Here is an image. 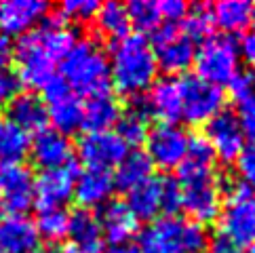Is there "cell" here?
I'll return each instance as SVG.
<instances>
[{"instance_id": "obj_1", "label": "cell", "mask_w": 255, "mask_h": 253, "mask_svg": "<svg viewBox=\"0 0 255 253\" xmlns=\"http://www.w3.org/2000/svg\"><path fill=\"white\" fill-rule=\"evenodd\" d=\"M78 38L74 28L59 13L49 15L38 28L25 32L13 47V61L21 85L42 89L53 76H57V63Z\"/></svg>"}, {"instance_id": "obj_2", "label": "cell", "mask_w": 255, "mask_h": 253, "mask_svg": "<svg viewBox=\"0 0 255 253\" xmlns=\"http://www.w3.org/2000/svg\"><path fill=\"white\" fill-rule=\"evenodd\" d=\"M156 59L148 38L139 32H129L112 42L110 80L123 95H141L156 80Z\"/></svg>"}, {"instance_id": "obj_3", "label": "cell", "mask_w": 255, "mask_h": 253, "mask_svg": "<svg viewBox=\"0 0 255 253\" xmlns=\"http://www.w3.org/2000/svg\"><path fill=\"white\" fill-rule=\"evenodd\" d=\"M177 175L181 209L200 226L213 222L220 215L224 192V179L215 173L213 162L186 156L177 167Z\"/></svg>"}, {"instance_id": "obj_4", "label": "cell", "mask_w": 255, "mask_h": 253, "mask_svg": "<svg viewBox=\"0 0 255 253\" xmlns=\"http://www.w3.org/2000/svg\"><path fill=\"white\" fill-rule=\"evenodd\" d=\"M61 78L74 91L95 97L110 89V59L93 38H80L63 55Z\"/></svg>"}, {"instance_id": "obj_5", "label": "cell", "mask_w": 255, "mask_h": 253, "mask_svg": "<svg viewBox=\"0 0 255 253\" xmlns=\"http://www.w3.org/2000/svg\"><path fill=\"white\" fill-rule=\"evenodd\" d=\"M205 226L181 218L154 220L141 232V253H203L207 251Z\"/></svg>"}, {"instance_id": "obj_6", "label": "cell", "mask_w": 255, "mask_h": 253, "mask_svg": "<svg viewBox=\"0 0 255 253\" xmlns=\"http://www.w3.org/2000/svg\"><path fill=\"white\" fill-rule=\"evenodd\" d=\"M217 232L230 239L241 251L255 245V190L245 184L226 186Z\"/></svg>"}, {"instance_id": "obj_7", "label": "cell", "mask_w": 255, "mask_h": 253, "mask_svg": "<svg viewBox=\"0 0 255 253\" xmlns=\"http://www.w3.org/2000/svg\"><path fill=\"white\" fill-rule=\"evenodd\" d=\"M239 63L241 49L230 34H211L194 51L196 76L215 87L230 83V78L239 72Z\"/></svg>"}, {"instance_id": "obj_8", "label": "cell", "mask_w": 255, "mask_h": 253, "mask_svg": "<svg viewBox=\"0 0 255 253\" xmlns=\"http://www.w3.org/2000/svg\"><path fill=\"white\" fill-rule=\"evenodd\" d=\"M181 119L188 125H207L224 110V91L198 76L179 78Z\"/></svg>"}, {"instance_id": "obj_9", "label": "cell", "mask_w": 255, "mask_h": 253, "mask_svg": "<svg viewBox=\"0 0 255 253\" xmlns=\"http://www.w3.org/2000/svg\"><path fill=\"white\" fill-rule=\"evenodd\" d=\"M152 53L156 66L169 76L184 72L194 61V42L181 32L177 23H162L152 36Z\"/></svg>"}, {"instance_id": "obj_10", "label": "cell", "mask_w": 255, "mask_h": 253, "mask_svg": "<svg viewBox=\"0 0 255 253\" xmlns=\"http://www.w3.org/2000/svg\"><path fill=\"white\" fill-rule=\"evenodd\" d=\"M188 141L190 135L179 125L156 123L145 135V143H148L145 154L150 156L152 165L160 169H175L186 158Z\"/></svg>"}, {"instance_id": "obj_11", "label": "cell", "mask_w": 255, "mask_h": 253, "mask_svg": "<svg viewBox=\"0 0 255 253\" xmlns=\"http://www.w3.org/2000/svg\"><path fill=\"white\" fill-rule=\"evenodd\" d=\"M34 203V175L23 165H0V213L23 215Z\"/></svg>"}, {"instance_id": "obj_12", "label": "cell", "mask_w": 255, "mask_h": 253, "mask_svg": "<svg viewBox=\"0 0 255 253\" xmlns=\"http://www.w3.org/2000/svg\"><path fill=\"white\" fill-rule=\"evenodd\" d=\"M78 175V167L72 160L70 165L53 171H42L38 179H34V203L38 209H63L72 194Z\"/></svg>"}, {"instance_id": "obj_13", "label": "cell", "mask_w": 255, "mask_h": 253, "mask_svg": "<svg viewBox=\"0 0 255 253\" xmlns=\"http://www.w3.org/2000/svg\"><path fill=\"white\" fill-rule=\"evenodd\" d=\"M78 154L87 169L110 171V167H116L127 156V143L118 137L116 131L85 133L78 141Z\"/></svg>"}, {"instance_id": "obj_14", "label": "cell", "mask_w": 255, "mask_h": 253, "mask_svg": "<svg viewBox=\"0 0 255 253\" xmlns=\"http://www.w3.org/2000/svg\"><path fill=\"white\" fill-rule=\"evenodd\" d=\"M205 137L211 143L215 156L224 162H234L245 148V135L239 126V121H236L234 112L228 110H222L207 123Z\"/></svg>"}, {"instance_id": "obj_15", "label": "cell", "mask_w": 255, "mask_h": 253, "mask_svg": "<svg viewBox=\"0 0 255 253\" xmlns=\"http://www.w3.org/2000/svg\"><path fill=\"white\" fill-rule=\"evenodd\" d=\"M30 154L36 167H40L42 171H53L70 165L74 158V146L68 135L55 129H42L34 135L30 143Z\"/></svg>"}, {"instance_id": "obj_16", "label": "cell", "mask_w": 255, "mask_h": 253, "mask_svg": "<svg viewBox=\"0 0 255 253\" xmlns=\"http://www.w3.org/2000/svg\"><path fill=\"white\" fill-rule=\"evenodd\" d=\"M49 4L42 0H4L0 2V32L8 36H23L47 17Z\"/></svg>"}, {"instance_id": "obj_17", "label": "cell", "mask_w": 255, "mask_h": 253, "mask_svg": "<svg viewBox=\"0 0 255 253\" xmlns=\"http://www.w3.org/2000/svg\"><path fill=\"white\" fill-rule=\"evenodd\" d=\"M40 237L36 224L25 215L0 218V251L2 253H36Z\"/></svg>"}, {"instance_id": "obj_18", "label": "cell", "mask_w": 255, "mask_h": 253, "mask_svg": "<svg viewBox=\"0 0 255 253\" xmlns=\"http://www.w3.org/2000/svg\"><path fill=\"white\" fill-rule=\"evenodd\" d=\"M150 106V114L158 116L160 123L177 125L181 119V85L179 78L165 76L150 85V91L145 95Z\"/></svg>"}, {"instance_id": "obj_19", "label": "cell", "mask_w": 255, "mask_h": 253, "mask_svg": "<svg viewBox=\"0 0 255 253\" xmlns=\"http://www.w3.org/2000/svg\"><path fill=\"white\" fill-rule=\"evenodd\" d=\"M99 226H102V234L106 241H110V245H118V243H129L131 237L139 228L137 218L131 213L125 201H110L104 205L102 213L97 215Z\"/></svg>"}, {"instance_id": "obj_20", "label": "cell", "mask_w": 255, "mask_h": 253, "mask_svg": "<svg viewBox=\"0 0 255 253\" xmlns=\"http://www.w3.org/2000/svg\"><path fill=\"white\" fill-rule=\"evenodd\" d=\"M17 126H21L25 133H40L47 129L49 114H47V104L44 99L36 93H19L8 102V114Z\"/></svg>"}, {"instance_id": "obj_21", "label": "cell", "mask_w": 255, "mask_h": 253, "mask_svg": "<svg viewBox=\"0 0 255 253\" xmlns=\"http://www.w3.org/2000/svg\"><path fill=\"white\" fill-rule=\"evenodd\" d=\"M114 190V179L110 171L104 169H85L78 171L74 182V196L80 205V209L97 207L110 198Z\"/></svg>"}, {"instance_id": "obj_22", "label": "cell", "mask_w": 255, "mask_h": 253, "mask_svg": "<svg viewBox=\"0 0 255 253\" xmlns=\"http://www.w3.org/2000/svg\"><path fill=\"white\" fill-rule=\"evenodd\" d=\"M68 237L72 239V245H76L83 253H102L104 249L102 226L97 215L89 209H76L70 213Z\"/></svg>"}, {"instance_id": "obj_23", "label": "cell", "mask_w": 255, "mask_h": 253, "mask_svg": "<svg viewBox=\"0 0 255 253\" xmlns=\"http://www.w3.org/2000/svg\"><path fill=\"white\" fill-rule=\"evenodd\" d=\"M162 177L165 175H150L145 182L129 190L127 207L137 218V222L154 220L162 211Z\"/></svg>"}, {"instance_id": "obj_24", "label": "cell", "mask_w": 255, "mask_h": 253, "mask_svg": "<svg viewBox=\"0 0 255 253\" xmlns=\"http://www.w3.org/2000/svg\"><path fill=\"white\" fill-rule=\"evenodd\" d=\"M123 116V106L110 93L89 97V102L83 104V129L87 133L110 131Z\"/></svg>"}, {"instance_id": "obj_25", "label": "cell", "mask_w": 255, "mask_h": 253, "mask_svg": "<svg viewBox=\"0 0 255 253\" xmlns=\"http://www.w3.org/2000/svg\"><path fill=\"white\" fill-rule=\"evenodd\" d=\"M44 104H47L49 121L53 123V129L55 131L70 135L83 126V102L70 89L57 97L47 99Z\"/></svg>"}, {"instance_id": "obj_26", "label": "cell", "mask_w": 255, "mask_h": 253, "mask_svg": "<svg viewBox=\"0 0 255 253\" xmlns=\"http://www.w3.org/2000/svg\"><path fill=\"white\" fill-rule=\"evenodd\" d=\"M32 137L11 119L0 116V165H21L30 154Z\"/></svg>"}, {"instance_id": "obj_27", "label": "cell", "mask_w": 255, "mask_h": 253, "mask_svg": "<svg viewBox=\"0 0 255 253\" xmlns=\"http://www.w3.org/2000/svg\"><path fill=\"white\" fill-rule=\"evenodd\" d=\"M152 171H154V165L145 152L141 150L127 152V156L116 165V173L112 175L114 188H121L129 192L131 188L145 182L152 175Z\"/></svg>"}, {"instance_id": "obj_28", "label": "cell", "mask_w": 255, "mask_h": 253, "mask_svg": "<svg viewBox=\"0 0 255 253\" xmlns=\"http://www.w3.org/2000/svg\"><path fill=\"white\" fill-rule=\"evenodd\" d=\"M251 8L253 4L247 0H222L211 6L213 21L224 30V34L232 36L234 32H243L251 23Z\"/></svg>"}, {"instance_id": "obj_29", "label": "cell", "mask_w": 255, "mask_h": 253, "mask_svg": "<svg viewBox=\"0 0 255 253\" xmlns=\"http://www.w3.org/2000/svg\"><path fill=\"white\" fill-rule=\"evenodd\" d=\"M93 19L97 23V30L104 32L106 36H112L114 40L129 34V15H127V6L121 2L99 4Z\"/></svg>"}, {"instance_id": "obj_30", "label": "cell", "mask_w": 255, "mask_h": 253, "mask_svg": "<svg viewBox=\"0 0 255 253\" xmlns=\"http://www.w3.org/2000/svg\"><path fill=\"white\" fill-rule=\"evenodd\" d=\"M181 32H184L190 40H200L203 42L205 38L213 34L215 21H213V11L209 4H194L188 8V13L184 17V23L179 25Z\"/></svg>"}, {"instance_id": "obj_31", "label": "cell", "mask_w": 255, "mask_h": 253, "mask_svg": "<svg viewBox=\"0 0 255 253\" xmlns=\"http://www.w3.org/2000/svg\"><path fill=\"white\" fill-rule=\"evenodd\" d=\"M125 6H127V15H129V25H135V30L139 34L156 32L162 25L158 2H154V0H133V2Z\"/></svg>"}, {"instance_id": "obj_32", "label": "cell", "mask_w": 255, "mask_h": 253, "mask_svg": "<svg viewBox=\"0 0 255 253\" xmlns=\"http://www.w3.org/2000/svg\"><path fill=\"white\" fill-rule=\"evenodd\" d=\"M68 222L70 213L66 209H42L36 218V230L38 237H44L47 241L55 243L61 241L63 237H68Z\"/></svg>"}, {"instance_id": "obj_33", "label": "cell", "mask_w": 255, "mask_h": 253, "mask_svg": "<svg viewBox=\"0 0 255 253\" xmlns=\"http://www.w3.org/2000/svg\"><path fill=\"white\" fill-rule=\"evenodd\" d=\"M116 135L121 137L127 148L129 146H139L141 141H145V135H148V119L137 112H127L121 116V121L116 123Z\"/></svg>"}, {"instance_id": "obj_34", "label": "cell", "mask_w": 255, "mask_h": 253, "mask_svg": "<svg viewBox=\"0 0 255 253\" xmlns=\"http://www.w3.org/2000/svg\"><path fill=\"white\" fill-rule=\"evenodd\" d=\"M97 8H99V2H95V0H66V2L59 6L57 13L68 23L70 21H89L95 17Z\"/></svg>"}, {"instance_id": "obj_35", "label": "cell", "mask_w": 255, "mask_h": 253, "mask_svg": "<svg viewBox=\"0 0 255 253\" xmlns=\"http://www.w3.org/2000/svg\"><path fill=\"white\" fill-rule=\"evenodd\" d=\"M236 121L243 135L247 139H251V143H255V95L243 99V102H236Z\"/></svg>"}, {"instance_id": "obj_36", "label": "cell", "mask_w": 255, "mask_h": 253, "mask_svg": "<svg viewBox=\"0 0 255 253\" xmlns=\"http://www.w3.org/2000/svg\"><path fill=\"white\" fill-rule=\"evenodd\" d=\"M234 162H236V171H239L243 179L241 184L255 190V143H247Z\"/></svg>"}, {"instance_id": "obj_37", "label": "cell", "mask_w": 255, "mask_h": 253, "mask_svg": "<svg viewBox=\"0 0 255 253\" xmlns=\"http://www.w3.org/2000/svg\"><path fill=\"white\" fill-rule=\"evenodd\" d=\"M228 89H230V95H232L234 102H243V99L255 95V78L249 74V72H241L239 70L230 78Z\"/></svg>"}, {"instance_id": "obj_38", "label": "cell", "mask_w": 255, "mask_h": 253, "mask_svg": "<svg viewBox=\"0 0 255 253\" xmlns=\"http://www.w3.org/2000/svg\"><path fill=\"white\" fill-rule=\"evenodd\" d=\"M181 209V194H179V184L171 177H162V211L167 218H173Z\"/></svg>"}, {"instance_id": "obj_39", "label": "cell", "mask_w": 255, "mask_h": 253, "mask_svg": "<svg viewBox=\"0 0 255 253\" xmlns=\"http://www.w3.org/2000/svg\"><path fill=\"white\" fill-rule=\"evenodd\" d=\"M19 89H21V83L11 68L0 70V106L8 104L13 97L19 95Z\"/></svg>"}, {"instance_id": "obj_40", "label": "cell", "mask_w": 255, "mask_h": 253, "mask_svg": "<svg viewBox=\"0 0 255 253\" xmlns=\"http://www.w3.org/2000/svg\"><path fill=\"white\" fill-rule=\"evenodd\" d=\"M188 8L190 6L184 2V0H162V2H158L160 17H162V21L167 19V23H175L179 19H184Z\"/></svg>"}, {"instance_id": "obj_41", "label": "cell", "mask_w": 255, "mask_h": 253, "mask_svg": "<svg viewBox=\"0 0 255 253\" xmlns=\"http://www.w3.org/2000/svg\"><path fill=\"white\" fill-rule=\"evenodd\" d=\"M207 249H209V253H243L230 239H226L220 232H215L211 237V241L207 243Z\"/></svg>"}, {"instance_id": "obj_42", "label": "cell", "mask_w": 255, "mask_h": 253, "mask_svg": "<svg viewBox=\"0 0 255 253\" xmlns=\"http://www.w3.org/2000/svg\"><path fill=\"white\" fill-rule=\"evenodd\" d=\"M239 49H241V55L247 59V63H249V66L253 68V72H255V32L243 36Z\"/></svg>"}, {"instance_id": "obj_43", "label": "cell", "mask_w": 255, "mask_h": 253, "mask_svg": "<svg viewBox=\"0 0 255 253\" xmlns=\"http://www.w3.org/2000/svg\"><path fill=\"white\" fill-rule=\"evenodd\" d=\"M11 57H13V47L8 38L0 36V70H6L8 63H11Z\"/></svg>"}, {"instance_id": "obj_44", "label": "cell", "mask_w": 255, "mask_h": 253, "mask_svg": "<svg viewBox=\"0 0 255 253\" xmlns=\"http://www.w3.org/2000/svg\"><path fill=\"white\" fill-rule=\"evenodd\" d=\"M106 253H141L139 245H135V243H118V245H110Z\"/></svg>"}, {"instance_id": "obj_45", "label": "cell", "mask_w": 255, "mask_h": 253, "mask_svg": "<svg viewBox=\"0 0 255 253\" xmlns=\"http://www.w3.org/2000/svg\"><path fill=\"white\" fill-rule=\"evenodd\" d=\"M53 253H83L76 245H72V243H68V245H61L57 249H53Z\"/></svg>"}, {"instance_id": "obj_46", "label": "cell", "mask_w": 255, "mask_h": 253, "mask_svg": "<svg viewBox=\"0 0 255 253\" xmlns=\"http://www.w3.org/2000/svg\"><path fill=\"white\" fill-rule=\"evenodd\" d=\"M251 23L255 25V4H253V8H251Z\"/></svg>"}, {"instance_id": "obj_47", "label": "cell", "mask_w": 255, "mask_h": 253, "mask_svg": "<svg viewBox=\"0 0 255 253\" xmlns=\"http://www.w3.org/2000/svg\"><path fill=\"white\" fill-rule=\"evenodd\" d=\"M247 253H255V245H253V247H249V251H247Z\"/></svg>"}, {"instance_id": "obj_48", "label": "cell", "mask_w": 255, "mask_h": 253, "mask_svg": "<svg viewBox=\"0 0 255 253\" xmlns=\"http://www.w3.org/2000/svg\"><path fill=\"white\" fill-rule=\"evenodd\" d=\"M0 253H2V251H0Z\"/></svg>"}]
</instances>
